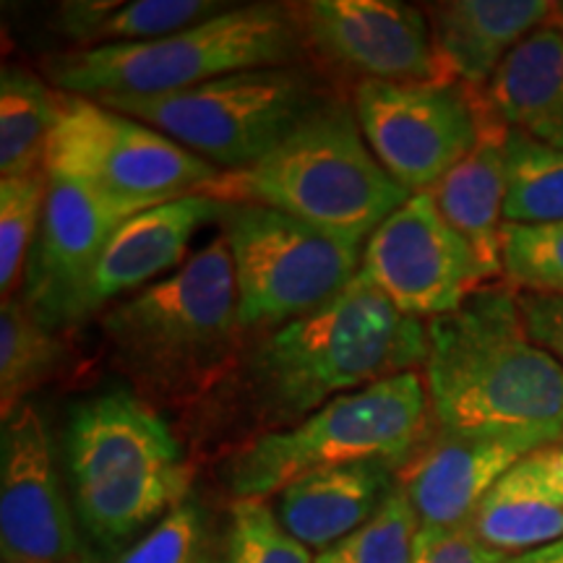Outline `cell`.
<instances>
[{
	"label": "cell",
	"mask_w": 563,
	"mask_h": 563,
	"mask_svg": "<svg viewBox=\"0 0 563 563\" xmlns=\"http://www.w3.org/2000/svg\"><path fill=\"white\" fill-rule=\"evenodd\" d=\"M129 220L79 183L51 175L45 211L26 262L21 302L55 334L91 319L89 292L110 238Z\"/></svg>",
	"instance_id": "5bb4252c"
},
{
	"label": "cell",
	"mask_w": 563,
	"mask_h": 563,
	"mask_svg": "<svg viewBox=\"0 0 563 563\" xmlns=\"http://www.w3.org/2000/svg\"><path fill=\"white\" fill-rule=\"evenodd\" d=\"M241 321L262 334L316 311L363 269V249L262 203H222Z\"/></svg>",
	"instance_id": "9c48e42d"
},
{
	"label": "cell",
	"mask_w": 563,
	"mask_h": 563,
	"mask_svg": "<svg viewBox=\"0 0 563 563\" xmlns=\"http://www.w3.org/2000/svg\"><path fill=\"white\" fill-rule=\"evenodd\" d=\"M363 274L399 311L433 321L456 311L485 287L473 249L435 209L428 194H415L368 238Z\"/></svg>",
	"instance_id": "7c38bea8"
},
{
	"label": "cell",
	"mask_w": 563,
	"mask_h": 563,
	"mask_svg": "<svg viewBox=\"0 0 563 563\" xmlns=\"http://www.w3.org/2000/svg\"><path fill=\"white\" fill-rule=\"evenodd\" d=\"M397 488V467L389 462L342 464L285 485L274 511L295 540L323 551L368 525Z\"/></svg>",
	"instance_id": "d6986e66"
},
{
	"label": "cell",
	"mask_w": 563,
	"mask_h": 563,
	"mask_svg": "<svg viewBox=\"0 0 563 563\" xmlns=\"http://www.w3.org/2000/svg\"><path fill=\"white\" fill-rule=\"evenodd\" d=\"M352 110L373 157L405 191L426 194L475 150L490 102L452 84L357 81Z\"/></svg>",
	"instance_id": "8fae6325"
},
{
	"label": "cell",
	"mask_w": 563,
	"mask_h": 563,
	"mask_svg": "<svg viewBox=\"0 0 563 563\" xmlns=\"http://www.w3.org/2000/svg\"><path fill=\"white\" fill-rule=\"evenodd\" d=\"M45 173L79 183L133 217L199 194L222 170L152 125L60 91V121L47 144Z\"/></svg>",
	"instance_id": "30bf717a"
},
{
	"label": "cell",
	"mask_w": 563,
	"mask_h": 563,
	"mask_svg": "<svg viewBox=\"0 0 563 563\" xmlns=\"http://www.w3.org/2000/svg\"><path fill=\"white\" fill-rule=\"evenodd\" d=\"M68 361L60 334L26 311L19 298L0 306V412L3 420L24 405V397L51 382Z\"/></svg>",
	"instance_id": "cb8c5ba5"
},
{
	"label": "cell",
	"mask_w": 563,
	"mask_h": 563,
	"mask_svg": "<svg viewBox=\"0 0 563 563\" xmlns=\"http://www.w3.org/2000/svg\"><path fill=\"white\" fill-rule=\"evenodd\" d=\"M222 201L191 194L159 203L125 220L104 249L89 292V311L95 316L110 300L136 295L154 285L165 272L186 262L194 232L203 222L220 220Z\"/></svg>",
	"instance_id": "e0dca14e"
},
{
	"label": "cell",
	"mask_w": 563,
	"mask_h": 563,
	"mask_svg": "<svg viewBox=\"0 0 563 563\" xmlns=\"http://www.w3.org/2000/svg\"><path fill=\"white\" fill-rule=\"evenodd\" d=\"M0 553L3 563H76L79 540L53 462L45 420L21 405L0 431Z\"/></svg>",
	"instance_id": "9a60e30c"
},
{
	"label": "cell",
	"mask_w": 563,
	"mask_h": 563,
	"mask_svg": "<svg viewBox=\"0 0 563 563\" xmlns=\"http://www.w3.org/2000/svg\"><path fill=\"white\" fill-rule=\"evenodd\" d=\"M319 76L300 66L256 68L157 97H100L104 108L141 121L217 170L256 165L321 104Z\"/></svg>",
	"instance_id": "ba28073f"
},
{
	"label": "cell",
	"mask_w": 563,
	"mask_h": 563,
	"mask_svg": "<svg viewBox=\"0 0 563 563\" xmlns=\"http://www.w3.org/2000/svg\"><path fill=\"white\" fill-rule=\"evenodd\" d=\"M60 121V91L24 66L0 76V175L19 178L45 167L47 144Z\"/></svg>",
	"instance_id": "603a6c76"
},
{
	"label": "cell",
	"mask_w": 563,
	"mask_h": 563,
	"mask_svg": "<svg viewBox=\"0 0 563 563\" xmlns=\"http://www.w3.org/2000/svg\"><path fill=\"white\" fill-rule=\"evenodd\" d=\"M426 357L428 323L399 311L361 269L316 311L251 334L228 384L262 435L298 426L342 394L418 371Z\"/></svg>",
	"instance_id": "6da1fadb"
},
{
	"label": "cell",
	"mask_w": 563,
	"mask_h": 563,
	"mask_svg": "<svg viewBox=\"0 0 563 563\" xmlns=\"http://www.w3.org/2000/svg\"><path fill=\"white\" fill-rule=\"evenodd\" d=\"M540 443L514 435L456 433L433 422L426 441L399 467V490L422 530L470 525L477 506L501 477Z\"/></svg>",
	"instance_id": "2e32d148"
},
{
	"label": "cell",
	"mask_w": 563,
	"mask_h": 563,
	"mask_svg": "<svg viewBox=\"0 0 563 563\" xmlns=\"http://www.w3.org/2000/svg\"><path fill=\"white\" fill-rule=\"evenodd\" d=\"M224 11L217 0H133L121 3L104 21L95 45H118V42H150L170 37L175 32L201 24Z\"/></svg>",
	"instance_id": "f546056e"
},
{
	"label": "cell",
	"mask_w": 563,
	"mask_h": 563,
	"mask_svg": "<svg viewBox=\"0 0 563 563\" xmlns=\"http://www.w3.org/2000/svg\"><path fill=\"white\" fill-rule=\"evenodd\" d=\"M308 51L357 81L452 84L428 13L397 0H311L292 5Z\"/></svg>",
	"instance_id": "4fadbf2b"
},
{
	"label": "cell",
	"mask_w": 563,
	"mask_h": 563,
	"mask_svg": "<svg viewBox=\"0 0 563 563\" xmlns=\"http://www.w3.org/2000/svg\"><path fill=\"white\" fill-rule=\"evenodd\" d=\"M201 563H207V559H201Z\"/></svg>",
	"instance_id": "8d00e7d4"
},
{
	"label": "cell",
	"mask_w": 563,
	"mask_h": 563,
	"mask_svg": "<svg viewBox=\"0 0 563 563\" xmlns=\"http://www.w3.org/2000/svg\"><path fill=\"white\" fill-rule=\"evenodd\" d=\"M228 563H316L311 548L295 540L264 498H241L230 506Z\"/></svg>",
	"instance_id": "f1b7e54d"
},
{
	"label": "cell",
	"mask_w": 563,
	"mask_h": 563,
	"mask_svg": "<svg viewBox=\"0 0 563 563\" xmlns=\"http://www.w3.org/2000/svg\"><path fill=\"white\" fill-rule=\"evenodd\" d=\"M431 402L420 371L342 394L285 431L253 435L228 464L235 498H269L316 470L355 462L399 467L431 433Z\"/></svg>",
	"instance_id": "52a82bcc"
},
{
	"label": "cell",
	"mask_w": 563,
	"mask_h": 563,
	"mask_svg": "<svg viewBox=\"0 0 563 563\" xmlns=\"http://www.w3.org/2000/svg\"><path fill=\"white\" fill-rule=\"evenodd\" d=\"M470 530L490 551L522 555L563 540V443L522 456L470 519Z\"/></svg>",
	"instance_id": "ac0fdd59"
},
{
	"label": "cell",
	"mask_w": 563,
	"mask_h": 563,
	"mask_svg": "<svg viewBox=\"0 0 563 563\" xmlns=\"http://www.w3.org/2000/svg\"><path fill=\"white\" fill-rule=\"evenodd\" d=\"M504 277L511 290L563 295V220L504 224Z\"/></svg>",
	"instance_id": "83f0119b"
},
{
	"label": "cell",
	"mask_w": 563,
	"mask_h": 563,
	"mask_svg": "<svg viewBox=\"0 0 563 563\" xmlns=\"http://www.w3.org/2000/svg\"><path fill=\"white\" fill-rule=\"evenodd\" d=\"M66 462L87 530L115 545L188 498L194 470L178 435L131 389L70 407Z\"/></svg>",
	"instance_id": "8992f818"
},
{
	"label": "cell",
	"mask_w": 563,
	"mask_h": 563,
	"mask_svg": "<svg viewBox=\"0 0 563 563\" xmlns=\"http://www.w3.org/2000/svg\"><path fill=\"white\" fill-rule=\"evenodd\" d=\"M563 220V150L511 131L506 136L504 222L548 224Z\"/></svg>",
	"instance_id": "d4e9b609"
},
{
	"label": "cell",
	"mask_w": 563,
	"mask_h": 563,
	"mask_svg": "<svg viewBox=\"0 0 563 563\" xmlns=\"http://www.w3.org/2000/svg\"><path fill=\"white\" fill-rule=\"evenodd\" d=\"M509 559L490 551L467 525L454 530H418L412 563H506Z\"/></svg>",
	"instance_id": "1f68e13d"
},
{
	"label": "cell",
	"mask_w": 563,
	"mask_h": 563,
	"mask_svg": "<svg viewBox=\"0 0 563 563\" xmlns=\"http://www.w3.org/2000/svg\"><path fill=\"white\" fill-rule=\"evenodd\" d=\"M517 292V306L522 313L527 334L538 347H543L553 361L563 365V295Z\"/></svg>",
	"instance_id": "d6a6232c"
},
{
	"label": "cell",
	"mask_w": 563,
	"mask_h": 563,
	"mask_svg": "<svg viewBox=\"0 0 563 563\" xmlns=\"http://www.w3.org/2000/svg\"><path fill=\"white\" fill-rule=\"evenodd\" d=\"M506 129L563 150V26L553 16L519 42L485 87Z\"/></svg>",
	"instance_id": "7402d4cb"
},
{
	"label": "cell",
	"mask_w": 563,
	"mask_h": 563,
	"mask_svg": "<svg viewBox=\"0 0 563 563\" xmlns=\"http://www.w3.org/2000/svg\"><path fill=\"white\" fill-rule=\"evenodd\" d=\"M201 509L191 498L180 501L118 563H201Z\"/></svg>",
	"instance_id": "4dcf8cb0"
},
{
	"label": "cell",
	"mask_w": 563,
	"mask_h": 563,
	"mask_svg": "<svg viewBox=\"0 0 563 563\" xmlns=\"http://www.w3.org/2000/svg\"><path fill=\"white\" fill-rule=\"evenodd\" d=\"M559 3L548 0H449L428 5L435 53L454 81L485 89L514 47L543 26Z\"/></svg>",
	"instance_id": "ffe728a7"
},
{
	"label": "cell",
	"mask_w": 563,
	"mask_h": 563,
	"mask_svg": "<svg viewBox=\"0 0 563 563\" xmlns=\"http://www.w3.org/2000/svg\"><path fill=\"white\" fill-rule=\"evenodd\" d=\"M418 530V514L397 488L368 525L323 548L316 563H412Z\"/></svg>",
	"instance_id": "4316f807"
},
{
	"label": "cell",
	"mask_w": 563,
	"mask_h": 563,
	"mask_svg": "<svg viewBox=\"0 0 563 563\" xmlns=\"http://www.w3.org/2000/svg\"><path fill=\"white\" fill-rule=\"evenodd\" d=\"M100 327L112 365L154 410L211 402L251 342L222 232L165 279L108 308Z\"/></svg>",
	"instance_id": "7a4b0ae2"
},
{
	"label": "cell",
	"mask_w": 563,
	"mask_h": 563,
	"mask_svg": "<svg viewBox=\"0 0 563 563\" xmlns=\"http://www.w3.org/2000/svg\"><path fill=\"white\" fill-rule=\"evenodd\" d=\"M199 194L222 203H262L355 245L412 196L373 157L355 110L340 97L256 165L220 173Z\"/></svg>",
	"instance_id": "277c9868"
},
{
	"label": "cell",
	"mask_w": 563,
	"mask_h": 563,
	"mask_svg": "<svg viewBox=\"0 0 563 563\" xmlns=\"http://www.w3.org/2000/svg\"><path fill=\"white\" fill-rule=\"evenodd\" d=\"M118 5L121 3H115V0H74V3H63L58 9L60 32L74 42H81L79 47H91L104 21L118 11Z\"/></svg>",
	"instance_id": "836d02e7"
},
{
	"label": "cell",
	"mask_w": 563,
	"mask_h": 563,
	"mask_svg": "<svg viewBox=\"0 0 563 563\" xmlns=\"http://www.w3.org/2000/svg\"><path fill=\"white\" fill-rule=\"evenodd\" d=\"M51 175L34 170L19 178H0V290L3 300L24 285L26 262L45 211Z\"/></svg>",
	"instance_id": "484cf974"
},
{
	"label": "cell",
	"mask_w": 563,
	"mask_h": 563,
	"mask_svg": "<svg viewBox=\"0 0 563 563\" xmlns=\"http://www.w3.org/2000/svg\"><path fill=\"white\" fill-rule=\"evenodd\" d=\"M506 136L509 129L490 108L475 150L426 191L443 220L473 249L488 282L504 277Z\"/></svg>",
	"instance_id": "44dd1931"
},
{
	"label": "cell",
	"mask_w": 563,
	"mask_h": 563,
	"mask_svg": "<svg viewBox=\"0 0 563 563\" xmlns=\"http://www.w3.org/2000/svg\"><path fill=\"white\" fill-rule=\"evenodd\" d=\"M302 51L292 5L253 3L150 42L74 47L42 60L45 79L63 95L157 97L194 89L256 68L295 66Z\"/></svg>",
	"instance_id": "5b68a950"
},
{
	"label": "cell",
	"mask_w": 563,
	"mask_h": 563,
	"mask_svg": "<svg viewBox=\"0 0 563 563\" xmlns=\"http://www.w3.org/2000/svg\"><path fill=\"white\" fill-rule=\"evenodd\" d=\"M76 563H91V561H87V559H81V561H76Z\"/></svg>",
	"instance_id": "d590c367"
},
{
	"label": "cell",
	"mask_w": 563,
	"mask_h": 563,
	"mask_svg": "<svg viewBox=\"0 0 563 563\" xmlns=\"http://www.w3.org/2000/svg\"><path fill=\"white\" fill-rule=\"evenodd\" d=\"M506 563H563V540L561 543H553L548 548H538V551L511 555Z\"/></svg>",
	"instance_id": "e575fe53"
},
{
	"label": "cell",
	"mask_w": 563,
	"mask_h": 563,
	"mask_svg": "<svg viewBox=\"0 0 563 563\" xmlns=\"http://www.w3.org/2000/svg\"><path fill=\"white\" fill-rule=\"evenodd\" d=\"M422 368L439 428L540 446L563 441V365L527 334L511 287L485 285L428 321Z\"/></svg>",
	"instance_id": "3957f363"
}]
</instances>
